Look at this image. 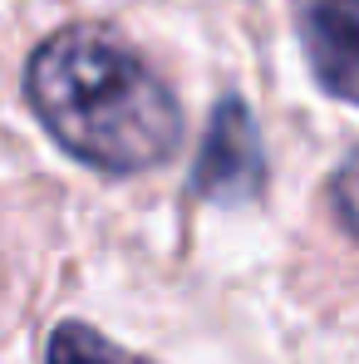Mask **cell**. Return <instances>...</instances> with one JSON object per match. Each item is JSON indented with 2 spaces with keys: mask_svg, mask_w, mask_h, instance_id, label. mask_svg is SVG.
<instances>
[{
  "mask_svg": "<svg viewBox=\"0 0 359 364\" xmlns=\"http://www.w3.org/2000/svg\"><path fill=\"white\" fill-rule=\"evenodd\" d=\"M266 187V148L256 119L241 99H222L212 109L197 168H192V192L207 202H251Z\"/></svg>",
  "mask_w": 359,
  "mask_h": 364,
  "instance_id": "obj_2",
  "label": "cell"
},
{
  "mask_svg": "<svg viewBox=\"0 0 359 364\" xmlns=\"http://www.w3.org/2000/svg\"><path fill=\"white\" fill-rule=\"evenodd\" d=\"M25 94L64 153L104 173L158 168L182 143L173 89L104 25H69L50 35L30 60Z\"/></svg>",
  "mask_w": 359,
  "mask_h": 364,
  "instance_id": "obj_1",
  "label": "cell"
},
{
  "mask_svg": "<svg viewBox=\"0 0 359 364\" xmlns=\"http://www.w3.org/2000/svg\"><path fill=\"white\" fill-rule=\"evenodd\" d=\"M45 364H148V360H138V355H128L119 345H109L99 330H89V325H79V320H64L60 330L50 335Z\"/></svg>",
  "mask_w": 359,
  "mask_h": 364,
  "instance_id": "obj_4",
  "label": "cell"
},
{
  "mask_svg": "<svg viewBox=\"0 0 359 364\" xmlns=\"http://www.w3.org/2000/svg\"><path fill=\"white\" fill-rule=\"evenodd\" d=\"M300 40L325 94H359V0H300Z\"/></svg>",
  "mask_w": 359,
  "mask_h": 364,
  "instance_id": "obj_3",
  "label": "cell"
}]
</instances>
